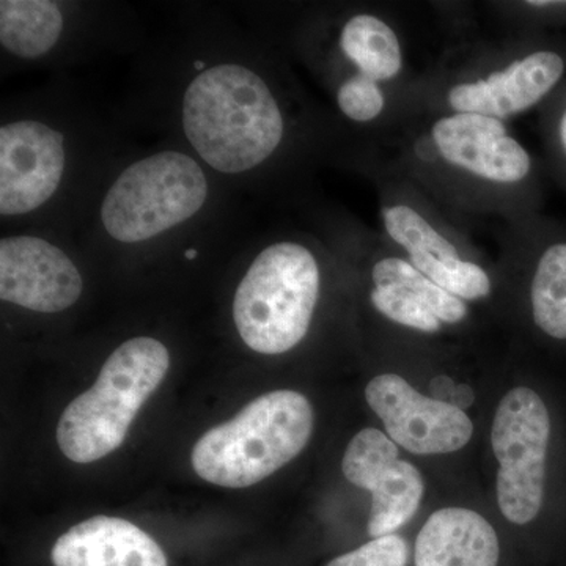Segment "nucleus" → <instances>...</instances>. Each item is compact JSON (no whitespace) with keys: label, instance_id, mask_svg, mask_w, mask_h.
I'll list each match as a JSON object with an SVG mask.
<instances>
[{"label":"nucleus","instance_id":"nucleus-1","mask_svg":"<svg viewBox=\"0 0 566 566\" xmlns=\"http://www.w3.org/2000/svg\"><path fill=\"white\" fill-rule=\"evenodd\" d=\"M186 140L216 172L248 174L281 148L285 115L262 74L238 62L208 66L182 93Z\"/></svg>","mask_w":566,"mask_h":566},{"label":"nucleus","instance_id":"nucleus-2","mask_svg":"<svg viewBox=\"0 0 566 566\" xmlns=\"http://www.w3.org/2000/svg\"><path fill=\"white\" fill-rule=\"evenodd\" d=\"M312 431L311 401L294 390H274L207 431L193 447L192 468L212 485L252 486L300 455Z\"/></svg>","mask_w":566,"mask_h":566},{"label":"nucleus","instance_id":"nucleus-3","mask_svg":"<svg viewBox=\"0 0 566 566\" xmlns=\"http://www.w3.org/2000/svg\"><path fill=\"white\" fill-rule=\"evenodd\" d=\"M169 367V349L156 338L144 335L118 346L92 389L63 411L57 427L63 455L73 463L87 464L118 449Z\"/></svg>","mask_w":566,"mask_h":566},{"label":"nucleus","instance_id":"nucleus-4","mask_svg":"<svg viewBox=\"0 0 566 566\" xmlns=\"http://www.w3.org/2000/svg\"><path fill=\"white\" fill-rule=\"evenodd\" d=\"M322 290L315 253L297 241L266 245L253 259L233 297V322L252 352H292L311 329Z\"/></svg>","mask_w":566,"mask_h":566},{"label":"nucleus","instance_id":"nucleus-5","mask_svg":"<svg viewBox=\"0 0 566 566\" xmlns=\"http://www.w3.org/2000/svg\"><path fill=\"white\" fill-rule=\"evenodd\" d=\"M208 196L207 174L192 156L158 151L112 182L102 203L103 229L115 243H148L199 214Z\"/></svg>","mask_w":566,"mask_h":566},{"label":"nucleus","instance_id":"nucleus-6","mask_svg":"<svg viewBox=\"0 0 566 566\" xmlns=\"http://www.w3.org/2000/svg\"><path fill=\"white\" fill-rule=\"evenodd\" d=\"M549 439L551 417L542 397L524 386L510 390L495 411L491 446L499 464V509L517 526L542 510Z\"/></svg>","mask_w":566,"mask_h":566},{"label":"nucleus","instance_id":"nucleus-7","mask_svg":"<svg viewBox=\"0 0 566 566\" xmlns=\"http://www.w3.org/2000/svg\"><path fill=\"white\" fill-rule=\"evenodd\" d=\"M365 400L398 447L415 455H444L471 441L474 423L460 406L424 397L395 374L375 376Z\"/></svg>","mask_w":566,"mask_h":566},{"label":"nucleus","instance_id":"nucleus-8","mask_svg":"<svg viewBox=\"0 0 566 566\" xmlns=\"http://www.w3.org/2000/svg\"><path fill=\"white\" fill-rule=\"evenodd\" d=\"M65 137L50 123L21 118L0 128V214L18 218L40 210L66 172Z\"/></svg>","mask_w":566,"mask_h":566},{"label":"nucleus","instance_id":"nucleus-9","mask_svg":"<svg viewBox=\"0 0 566 566\" xmlns=\"http://www.w3.org/2000/svg\"><path fill=\"white\" fill-rule=\"evenodd\" d=\"M345 479L371 494L368 535L374 538L394 535L416 516L424 494L419 469L400 460L398 446L376 430L359 431L344 457Z\"/></svg>","mask_w":566,"mask_h":566},{"label":"nucleus","instance_id":"nucleus-10","mask_svg":"<svg viewBox=\"0 0 566 566\" xmlns=\"http://www.w3.org/2000/svg\"><path fill=\"white\" fill-rule=\"evenodd\" d=\"M80 268L59 245L33 234L0 241V297L40 314H57L80 300Z\"/></svg>","mask_w":566,"mask_h":566},{"label":"nucleus","instance_id":"nucleus-11","mask_svg":"<svg viewBox=\"0 0 566 566\" xmlns=\"http://www.w3.org/2000/svg\"><path fill=\"white\" fill-rule=\"evenodd\" d=\"M431 139L447 164L480 180L512 185L531 174L526 148L497 118L452 112L434 123Z\"/></svg>","mask_w":566,"mask_h":566},{"label":"nucleus","instance_id":"nucleus-12","mask_svg":"<svg viewBox=\"0 0 566 566\" xmlns=\"http://www.w3.org/2000/svg\"><path fill=\"white\" fill-rule=\"evenodd\" d=\"M564 71V59L557 52H532L483 80L453 85L447 93V102L453 112L504 122L542 102L556 87Z\"/></svg>","mask_w":566,"mask_h":566},{"label":"nucleus","instance_id":"nucleus-13","mask_svg":"<svg viewBox=\"0 0 566 566\" xmlns=\"http://www.w3.org/2000/svg\"><path fill=\"white\" fill-rule=\"evenodd\" d=\"M54 566H169L161 546L122 517L95 516L55 542Z\"/></svg>","mask_w":566,"mask_h":566},{"label":"nucleus","instance_id":"nucleus-14","mask_svg":"<svg viewBox=\"0 0 566 566\" xmlns=\"http://www.w3.org/2000/svg\"><path fill=\"white\" fill-rule=\"evenodd\" d=\"M499 557L494 527L474 510H438L416 539V566H497Z\"/></svg>","mask_w":566,"mask_h":566},{"label":"nucleus","instance_id":"nucleus-15","mask_svg":"<svg viewBox=\"0 0 566 566\" xmlns=\"http://www.w3.org/2000/svg\"><path fill=\"white\" fill-rule=\"evenodd\" d=\"M65 29L61 6L50 0H2L0 43L21 61H36L50 54Z\"/></svg>","mask_w":566,"mask_h":566},{"label":"nucleus","instance_id":"nucleus-16","mask_svg":"<svg viewBox=\"0 0 566 566\" xmlns=\"http://www.w3.org/2000/svg\"><path fill=\"white\" fill-rule=\"evenodd\" d=\"M338 48L356 73L376 82L392 81L403 69L397 33L375 14L349 18L338 35Z\"/></svg>","mask_w":566,"mask_h":566},{"label":"nucleus","instance_id":"nucleus-17","mask_svg":"<svg viewBox=\"0 0 566 566\" xmlns=\"http://www.w3.org/2000/svg\"><path fill=\"white\" fill-rule=\"evenodd\" d=\"M536 326L566 340V243L549 245L539 256L531 289Z\"/></svg>","mask_w":566,"mask_h":566},{"label":"nucleus","instance_id":"nucleus-18","mask_svg":"<svg viewBox=\"0 0 566 566\" xmlns=\"http://www.w3.org/2000/svg\"><path fill=\"white\" fill-rule=\"evenodd\" d=\"M382 223L395 244L408 253L409 262H452L460 259L455 244L408 205H390L382 210Z\"/></svg>","mask_w":566,"mask_h":566},{"label":"nucleus","instance_id":"nucleus-19","mask_svg":"<svg viewBox=\"0 0 566 566\" xmlns=\"http://www.w3.org/2000/svg\"><path fill=\"white\" fill-rule=\"evenodd\" d=\"M371 279H374L375 285L395 283V285L405 286L409 292L415 293L441 319V323H460L468 315V305L463 300L453 296L431 282L430 279L424 277L409 260L400 259V256H386L375 263Z\"/></svg>","mask_w":566,"mask_h":566},{"label":"nucleus","instance_id":"nucleus-20","mask_svg":"<svg viewBox=\"0 0 566 566\" xmlns=\"http://www.w3.org/2000/svg\"><path fill=\"white\" fill-rule=\"evenodd\" d=\"M371 303L379 314L401 326L428 334L438 333L441 329V319L405 286L395 285V283L375 285Z\"/></svg>","mask_w":566,"mask_h":566},{"label":"nucleus","instance_id":"nucleus-21","mask_svg":"<svg viewBox=\"0 0 566 566\" xmlns=\"http://www.w3.org/2000/svg\"><path fill=\"white\" fill-rule=\"evenodd\" d=\"M335 102L348 120L370 123L385 111L386 96L379 82L354 73L338 85Z\"/></svg>","mask_w":566,"mask_h":566},{"label":"nucleus","instance_id":"nucleus-22","mask_svg":"<svg viewBox=\"0 0 566 566\" xmlns=\"http://www.w3.org/2000/svg\"><path fill=\"white\" fill-rule=\"evenodd\" d=\"M409 547L403 536L374 538L352 553L334 558L327 566H406Z\"/></svg>","mask_w":566,"mask_h":566},{"label":"nucleus","instance_id":"nucleus-23","mask_svg":"<svg viewBox=\"0 0 566 566\" xmlns=\"http://www.w3.org/2000/svg\"><path fill=\"white\" fill-rule=\"evenodd\" d=\"M558 136H560L562 147L566 153V111L565 114L562 115L560 126H558Z\"/></svg>","mask_w":566,"mask_h":566}]
</instances>
